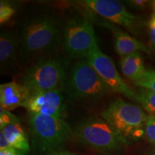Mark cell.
<instances>
[{
  "label": "cell",
  "mask_w": 155,
  "mask_h": 155,
  "mask_svg": "<svg viewBox=\"0 0 155 155\" xmlns=\"http://www.w3.org/2000/svg\"><path fill=\"white\" fill-rule=\"evenodd\" d=\"M60 27L55 17L39 15L23 24L19 36V55L25 59L35 57L55 48Z\"/></svg>",
  "instance_id": "cell-1"
},
{
  "label": "cell",
  "mask_w": 155,
  "mask_h": 155,
  "mask_svg": "<svg viewBox=\"0 0 155 155\" xmlns=\"http://www.w3.org/2000/svg\"><path fill=\"white\" fill-rule=\"evenodd\" d=\"M101 117L128 144L144 135L148 114L139 106L118 98L102 112Z\"/></svg>",
  "instance_id": "cell-2"
},
{
  "label": "cell",
  "mask_w": 155,
  "mask_h": 155,
  "mask_svg": "<svg viewBox=\"0 0 155 155\" xmlns=\"http://www.w3.org/2000/svg\"><path fill=\"white\" fill-rule=\"evenodd\" d=\"M28 121L35 147L46 154L55 152L71 134V127L61 118L29 112Z\"/></svg>",
  "instance_id": "cell-3"
},
{
  "label": "cell",
  "mask_w": 155,
  "mask_h": 155,
  "mask_svg": "<svg viewBox=\"0 0 155 155\" xmlns=\"http://www.w3.org/2000/svg\"><path fill=\"white\" fill-rule=\"evenodd\" d=\"M74 135L81 144L101 152H116L127 144L102 118L81 121L75 128Z\"/></svg>",
  "instance_id": "cell-4"
},
{
  "label": "cell",
  "mask_w": 155,
  "mask_h": 155,
  "mask_svg": "<svg viewBox=\"0 0 155 155\" xmlns=\"http://www.w3.org/2000/svg\"><path fill=\"white\" fill-rule=\"evenodd\" d=\"M66 78L65 66L61 59L44 58L27 69L22 83L31 94L62 88Z\"/></svg>",
  "instance_id": "cell-5"
},
{
  "label": "cell",
  "mask_w": 155,
  "mask_h": 155,
  "mask_svg": "<svg viewBox=\"0 0 155 155\" xmlns=\"http://www.w3.org/2000/svg\"><path fill=\"white\" fill-rule=\"evenodd\" d=\"M69 96L78 101H94L102 98L109 91L99 75L86 61L75 63L67 83Z\"/></svg>",
  "instance_id": "cell-6"
},
{
  "label": "cell",
  "mask_w": 155,
  "mask_h": 155,
  "mask_svg": "<svg viewBox=\"0 0 155 155\" xmlns=\"http://www.w3.org/2000/svg\"><path fill=\"white\" fill-rule=\"evenodd\" d=\"M63 45L73 58H86L98 48L93 25L81 17L70 19L63 29Z\"/></svg>",
  "instance_id": "cell-7"
},
{
  "label": "cell",
  "mask_w": 155,
  "mask_h": 155,
  "mask_svg": "<svg viewBox=\"0 0 155 155\" xmlns=\"http://www.w3.org/2000/svg\"><path fill=\"white\" fill-rule=\"evenodd\" d=\"M86 61L94 68L108 91L124 95L126 98L138 103V96L118 73L114 61L96 48L86 58Z\"/></svg>",
  "instance_id": "cell-8"
},
{
  "label": "cell",
  "mask_w": 155,
  "mask_h": 155,
  "mask_svg": "<svg viewBox=\"0 0 155 155\" xmlns=\"http://www.w3.org/2000/svg\"><path fill=\"white\" fill-rule=\"evenodd\" d=\"M87 8L112 23L124 27L133 34H137L144 27L141 17L127 10L121 2L116 0H86Z\"/></svg>",
  "instance_id": "cell-9"
},
{
  "label": "cell",
  "mask_w": 155,
  "mask_h": 155,
  "mask_svg": "<svg viewBox=\"0 0 155 155\" xmlns=\"http://www.w3.org/2000/svg\"><path fill=\"white\" fill-rule=\"evenodd\" d=\"M25 108L30 113L63 119L66 108L63 88L31 94Z\"/></svg>",
  "instance_id": "cell-10"
},
{
  "label": "cell",
  "mask_w": 155,
  "mask_h": 155,
  "mask_svg": "<svg viewBox=\"0 0 155 155\" xmlns=\"http://www.w3.org/2000/svg\"><path fill=\"white\" fill-rule=\"evenodd\" d=\"M31 96L22 83L15 81L0 86V107L10 111L18 107H25Z\"/></svg>",
  "instance_id": "cell-11"
},
{
  "label": "cell",
  "mask_w": 155,
  "mask_h": 155,
  "mask_svg": "<svg viewBox=\"0 0 155 155\" xmlns=\"http://www.w3.org/2000/svg\"><path fill=\"white\" fill-rule=\"evenodd\" d=\"M106 26L111 30L114 37V48L121 57L131 55L136 53L144 52L150 55V50L145 45L133 37L129 35L114 25L106 23Z\"/></svg>",
  "instance_id": "cell-12"
},
{
  "label": "cell",
  "mask_w": 155,
  "mask_h": 155,
  "mask_svg": "<svg viewBox=\"0 0 155 155\" xmlns=\"http://www.w3.org/2000/svg\"><path fill=\"white\" fill-rule=\"evenodd\" d=\"M19 39L10 31H2L0 35V64L1 71H9L15 65Z\"/></svg>",
  "instance_id": "cell-13"
},
{
  "label": "cell",
  "mask_w": 155,
  "mask_h": 155,
  "mask_svg": "<svg viewBox=\"0 0 155 155\" xmlns=\"http://www.w3.org/2000/svg\"><path fill=\"white\" fill-rule=\"evenodd\" d=\"M1 130L3 131L11 148H13L18 153L30 151V147L28 139L20 122L5 126L1 128Z\"/></svg>",
  "instance_id": "cell-14"
},
{
  "label": "cell",
  "mask_w": 155,
  "mask_h": 155,
  "mask_svg": "<svg viewBox=\"0 0 155 155\" xmlns=\"http://www.w3.org/2000/svg\"><path fill=\"white\" fill-rule=\"evenodd\" d=\"M120 66L123 74L133 82L141 76L147 70L144 66V59L139 52L121 57Z\"/></svg>",
  "instance_id": "cell-15"
},
{
  "label": "cell",
  "mask_w": 155,
  "mask_h": 155,
  "mask_svg": "<svg viewBox=\"0 0 155 155\" xmlns=\"http://www.w3.org/2000/svg\"><path fill=\"white\" fill-rule=\"evenodd\" d=\"M138 103L151 115L155 116V93L139 88L137 91Z\"/></svg>",
  "instance_id": "cell-16"
},
{
  "label": "cell",
  "mask_w": 155,
  "mask_h": 155,
  "mask_svg": "<svg viewBox=\"0 0 155 155\" xmlns=\"http://www.w3.org/2000/svg\"><path fill=\"white\" fill-rule=\"evenodd\" d=\"M137 86L155 93V70L147 69L134 82Z\"/></svg>",
  "instance_id": "cell-17"
},
{
  "label": "cell",
  "mask_w": 155,
  "mask_h": 155,
  "mask_svg": "<svg viewBox=\"0 0 155 155\" xmlns=\"http://www.w3.org/2000/svg\"><path fill=\"white\" fill-rule=\"evenodd\" d=\"M144 136L146 139L155 146V116L148 114L144 126Z\"/></svg>",
  "instance_id": "cell-18"
},
{
  "label": "cell",
  "mask_w": 155,
  "mask_h": 155,
  "mask_svg": "<svg viewBox=\"0 0 155 155\" xmlns=\"http://www.w3.org/2000/svg\"><path fill=\"white\" fill-rule=\"evenodd\" d=\"M15 14V8L9 2H0V22L5 23L11 19Z\"/></svg>",
  "instance_id": "cell-19"
},
{
  "label": "cell",
  "mask_w": 155,
  "mask_h": 155,
  "mask_svg": "<svg viewBox=\"0 0 155 155\" xmlns=\"http://www.w3.org/2000/svg\"><path fill=\"white\" fill-rule=\"evenodd\" d=\"M19 122V119L17 116L12 114L9 111L0 107V127L2 128L7 125Z\"/></svg>",
  "instance_id": "cell-20"
},
{
  "label": "cell",
  "mask_w": 155,
  "mask_h": 155,
  "mask_svg": "<svg viewBox=\"0 0 155 155\" xmlns=\"http://www.w3.org/2000/svg\"><path fill=\"white\" fill-rule=\"evenodd\" d=\"M126 2L134 9H144L150 2L147 0H131V1H127Z\"/></svg>",
  "instance_id": "cell-21"
},
{
  "label": "cell",
  "mask_w": 155,
  "mask_h": 155,
  "mask_svg": "<svg viewBox=\"0 0 155 155\" xmlns=\"http://www.w3.org/2000/svg\"><path fill=\"white\" fill-rule=\"evenodd\" d=\"M9 148H11V147L9 146L3 131L1 130L0 131V150H6V149Z\"/></svg>",
  "instance_id": "cell-22"
},
{
  "label": "cell",
  "mask_w": 155,
  "mask_h": 155,
  "mask_svg": "<svg viewBox=\"0 0 155 155\" xmlns=\"http://www.w3.org/2000/svg\"><path fill=\"white\" fill-rule=\"evenodd\" d=\"M0 155H19V154L13 148H9L0 150Z\"/></svg>",
  "instance_id": "cell-23"
},
{
  "label": "cell",
  "mask_w": 155,
  "mask_h": 155,
  "mask_svg": "<svg viewBox=\"0 0 155 155\" xmlns=\"http://www.w3.org/2000/svg\"><path fill=\"white\" fill-rule=\"evenodd\" d=\"M45 155H78V154H74V153L73 152H68V151H55V152H52Z\"/></svg>",
  "instance_id": "cell-24"
},
{
  "label": "cell",
  "mask_w": 155,
  "mask_h": 155,
  "mask_svg": "<svg viewBox=\"0 0 155 155\" xmlns=\"http://www.w3.org/2000/svg\"><path fill=\"white\" fill-rule=\"evenodd\" d=\"M150 35L151 41H152V43L155 49V28L150 29Z\"/></svg>",
  "instance_id": "cell-25"
},
{
  "label": "cell",
  "mask_w": 155,
  "mask_h": 155,
  "mask_svg": "<svg viewBox=\"0 0 155 155\" xmlns=\"http://www.w3.org/2000/svg\"><path fill=\"white\" fill-rule=\"evenodd\" d=\"M149 27L150 29L155 28V12H154L149 21Z\"/></svg>",
  "instance_id": "cell-26"
},
{
  "label": "cell",
  "mask_w": 155,
  "mask_h": 155,
  "mask_svg": "<svg viewBox=\"0 0 155 155\" xmlns=\"http://www.w3.org/2000/svg\"><path fill=\"white\" fill-rule=\"evenodd\" d=\"M146 155H155V148L151 150Z\"/></svg>",
  "instance_id": "cell-27"
},
{
  "label": "cell",
  "mask_w": 155,
  "mask_h": 155,
  "mask_svg": "<svg viewBox=\"0 0 155 155\" xmlns=\"http://www.w3.org/2000/svg\"><path fill=\"white\" fill-rule=\"evenodd\" d=\"M150 4H151V5H152V8L154 10V12H155V0H154V1L150 2Z\"/></svg>",
  "instance_id": "cell-28"
},
{
  "label": "cell",
  "mask_w": 155,
  "mask_h": 155,
  "mask_svg": "<svg viewBox=\"0 0 155 155\" xmlns=\"http://www.w3.org/2000/svg\"></svg>",
  "instance_id": "cell-29"
}]
</instances>
